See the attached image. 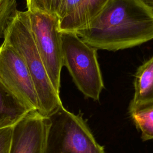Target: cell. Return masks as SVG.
Segmentation results:
<instances>
[{"label": "cell", "mask_w": 153, "mask_h": 153, "mask_svg": "<svg viewBox=\"0 0 153 153\" xmlns=\"http://www.w3.org/2000/svg\"><path fill=\"white\" fill-rule=\"evenodd\" d=\"M108 0H84L69 16L59 21L60 32H76L86 25L101 10Z\"/></svg>", "instance_id": "obj_9"}, {"label": "cell", "mask_w": 153, "mask_h": 153, "mask_svg": "<svg viewBox=\"0 0 153 153\" xmlns=\"http://www.w3.org/2000/svg\"><path fill=\"white\" fill-rule=\"evenodd\" d=\"M134 93L128 108L153 101V56L137 69L134 79Z\"/></svg>", "instance_id": "obj_10"}, {"label": "cell", "mask_w": 153, "mask_h": 153, "mask_svg": "<svg viewBox=\"0 0 153 153\" xmlns=\"http://www.w3.org/2000/svg\"><path fill=\"white\" fill-rule=\"evenodd\" d=\"M128 112L143 141L153 139V101L128 108Z\"/></svg>", "instance_id": "obj_11"}, {"label": "cell", "mask_w": 153, "mask_h": 153, "mask_svg": "<svg viewBox=\"0 0 153 153\" xmlns=\"http://www.w3.org/2000/svg\"><path fill=\"white\" fill-rule=\"evenodd\" d=\"M62 0H26L27 10L55 14Z\"/></svg>", "instance_id": "obj_13"}, {"label": "cell", "mask_w": 153, "mask_h": 153, "mask_svg": "<svg viewBox=\"0 0 153 153\" xmlns=\"http://www.w3.org/2000/svg\"><path fill=\"white\" fill-rule=\"evenodd\" d=\"M148 8L153 12V0H139Z\"/></svg>", "instance_id": "obj_16"}, {"label": "cell", "mask_w": 153, "mask_h": 153, "mask_svg": "<svg viewBox=\"0 0 153 153\" xmlns=\"http://www.w3.org/2000/svg\"><path fill=\"white\" fill-rule=\"evenodd\" d=\"M83 1L84 0H62L56 13L59 21L72 14Z\"/></svg>", "instance_id": "obj_14"}, {"label": "cell", "mask_w": 153, "mask_h": 153, "mask_svg": "<svg viewBox=\"0 0 153 153\" xmlns=\"http://www.w3.org/2000/svg\"><path fill=\"white\" fill-rule=\"evenodd\" d=\"M75 32L97 50L132 48L153 40V12L139 0H108L90 22Z\"/></svg>", "instance_id": "obj_1"}, {"label": "cell", "mask_w": 153, "mask_h": 153, "mask_svg": "<svg viewBox=\"0 0 153 153\" xmlns=\"http://www.w3.org/2000/svg\"><path fill=\"white\" fill-rule=\"evenodd\" d=\"M46 118L42 153H105L80 114L75 115L61 105Z\"/></svg>", "instance_id": "obj_3"}, {"label": "cell", "mask_w": 153, "mask_h": 153, "mask_svg": "<svg viewBox=\"0 0 153 153\" xmlns=\"http://www.w3.org/2000/svg\"><path fill=\"white\" fill-rule=\"evenodd\" d=\"M27 11L30 29L38 52L52 85L59 94L63 63L58 17L55 14Z\"/></svg>", "instance_id": "obj_5"}, {"label": "cell", "mask_w": 153, "mask_h": 153, "mask_svg": "<svg viewBox=\"0 0 153 153\" xmlns=\"http://www.w3.org/2000/svg\"><path fill=\"white\" fill-rule=\"evenodd\" d=\"M46 130V117L29 111L13 126L8 153H42Z\"/></svg>", "instance_id": "obj_7"}, {"label": "cell", "mask_w": 153, "mask_h": 153, "mask_svg": "<svg viewBox=\"0 0 153 153\" xmlns=\"http://www.w3.org/2000/svg\"><path fill=\"white\" fill-rule=\"evenodd\" d=\"M0 79L30 110L42 114L27 66L22 57L5 41L0 45Z\"/></svg>", "instance_id": "obj_6"}, {"label": "cell", "mask_w": 153, "mask_h": 153, "mask_svg": "<svg viewBox=\"0 0 153 153\" xmlns=\"http://www.w3.org/2000/svg\"><path fill=\"white\" fill-rule=\"evenodd\" d=\"M17 11V0H0V39L4 38Z\"/></svg>", "instance_id": "obj_12"}, {"label": "cell", "mask_w": 153, "mask_h": 153, "mask_svg": "<svg viewBox=\"0 0 153 153\" xmlns=\"http://www.w3.org/2000/svg\"><path fill=\"white\" fill-rule=\"evenodd\" d=\"M4 41L22 57L39 99L42 115L47 117L62 105L36 47L29 24L28 11H19L8 27Z\"/></svg>", "instance_id": "obj_2"}, {"label": "cell", "mask_w": 153, "mask_h": 153, "mask_svg": "<svg viewBox=\"0 0 153 153\" xmlns=\"http://www.w3.org/2000/svg\"><path fill=\"white\" fill-rule=\"evenodd\" d=\"M13 126L0 128V153H8Z\"/></svg>", "instance_id": "obj_15"}, {"label": "cell", "mask_w": 153, "mask_h": 153, "mask_svg": "<svg viewBox=\"0 0 153 153\" xmlns=\"http://www.w3.org/2000/svg\"><path fill=\"white\" fill-rule=\"evenodd\" d=\"M61 38L63 66L85 97L99 100L104 83L97 60V50L74 32H61Z\"/></svg>", "instance_id": "obj_4"}, {"label": "cell", "mask_w": 153, "mask_h": 153, "mask_svg": "<svg viewBox=\"0 0 153 153\" xmlns=\"http://www.w3.org/2000/svg\"><path fill=\"white\" fill-rule=\"evenodd\" d=\"M30 111L0 79V128L13 126Z\"/></svg>", "instance_id": "obj_8"}]
</instances>
